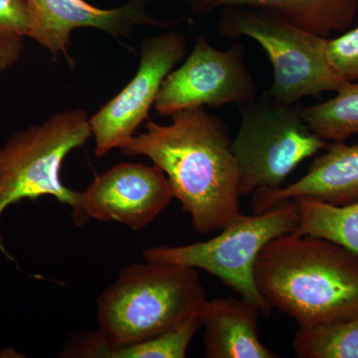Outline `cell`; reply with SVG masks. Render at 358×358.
<instances>
[{"label": "cell", "mask_w": 358, "mask_h": 358, "mask_svg": "<svg viewBox=\"0 0 358 358\" xmlns=\"http://www.w3.org/2000/svg\"><path fill=\"white\" fill-rule=\"evenodd\" d=\"M173 199L166 174L159 167L124 162L96 176L80 192L79 215L74 223L83 227L91 219L115 221L140 231L166 210Z\"/></svg>", "instance_id": "10"}, {"label": "cell", "mask_w": 358, "mask_h": 358, "mask_svg": "<svg viewBox=\"0 0 358 358\" xmlns=\"http://www.w3.org/2000/svg\"><path fill=\"white\" fill-rule=\"evenodd\" d=\"M248 6L264 9L294 26L329 38L350 29L357 17L358 0H215L214 9Z\"/></svg>", "instance_id": "14"}, {"label": "cell", "mask_w": 358, "mask_h": 358, "mask_svg": "<svg viewBox=\"0 0 358 358\" xmlns=\"http://www.w3.org/2000/svg\"><path fill=\"white\" fill-rule=\"evenodd\" d=\"M201 327L200 315H195L173 331L115 348L106 346L98 331L82 334L75 338L72 352L75 357L87 358H185Z\"/></svg>", "instance_id": "15"}, {"label": "cell", "mask_w": 358, "mask_h": 358, "mask_svg": "<svg viewBox=\"0 0 358 358\" xmlns=\"http://www.w3.org/2000/svg\"><path fill=\"white\" fill-rule=\"evenodd\" d=\"M206 301L196 268L131 264L96 300L98 334L110 348L147 341L199 315Z\"/></svg>", "instance_id": "3"}, {"label": "cell", "mask_w": 358, "mask_h": 358, "mask_svg": "<svg viewBox=\"0 0 358 358\" xmlns=\"http://www.w3.org/2000/svg\"><path fill=\"white\" fill-rule=\"evenodd\" d=\"M293 200L299 210L294 233L324 238L358 254V202L333 205L308 196Z\"/></svg>", "instance_id": "16"}, {"label": "cell", "mask_w": 358, "mask_h": 358, "mask_svg": "<svg viewBox=\"0 0 358 358\" xmlns=\"http://www.w3.org/2000/svg\"><path fill=\"white\" fill-rule=\"evenodd\" d=\"M294 352L300 358H358V317L303 329L294 339Z\"/></svg>", "instance_id": "18"}, {"label": "cell", "mask_w": 358, "mask_h": 358, "mask_svg": "<svg viewBox=\"0 0 358 358\" xmlns=\"http://www.w3.org/2000/svg\"><path fill=\"white\" fill-rule=\"evenodd\" d=\"M243 45L214 48L204 35L195 40L190 55L166 77L155 109L160 115L192 108L241 105L258 96V86L244 61Z\"/></svg>", "instance_id": "8"}, {"label": "cell", "mask_w": 358, "mask_h": 358, "mask_svg": "<svg viewBox=\"0 0 358 358\" xmlns=\"http://www.w3.org/2000/svg\"><path fill=\"white\" fill-rule=\"evenodd\" d=\"M0 251H4L3 241H2V239H0Z\"/></svg>", "instance_id": "22"}, {"label": "cell", "mask_w": 358, "mask_h": 358, "mask_svg": "<svg viewBox=\"0 0 358 358\" xmlns=\"http://www.w3.org/2000/svg\"><path fill=\"white\" fill-rule=\"evenodd\" d=\"M30 15L28 38L46 49L52 57L64 56L74 66L70 55L71 35L80 28H93L115 38L129 37L140 26L169 28L180 22H192L180 18L159 21L147 11L148 0H129L115 8L103 9L85 0H25Z\"/></svg>", "instance_id": "11"}, {"label": "cell", "mask_w": 358, "mask_h": 358, "mask_svg": "<svg viewBox=\"0 0 358 358\" xmlns=\"http://www.w3.org/2000/svg\"><path fill=\"white\" fill-rule=\"evenodd\" d=\"M148 120L145 131L122 143V154L145 157L166 174L173 197L201 235L222 230L239 213L240 174L229 129L203 107Z\"/></svg>", "instance_id": "1"}, {"label": "cell", "mask_w": 358, "mask_h": 358, "mask_svg": "<svg viewBox=\"0 0 358 358\" xmlns=\"http://www.w3.org/2000/svg\"><path fill=\"white\" fill-rule=\"evenodd\" d=\"M239 106L241 122L232 148L242 195L282 187L301 162L329 145L310 131L301 109L265 93Z\"/></svg>", "instance_id": "7"}, {"label": "cell", "mask_w": 358, "mask_h": 358, "mask_svg": "<svg viewBox=\"0 0 358 358\" xmlns=\"http://www.w3.org/2000/svg\"><path fill=\"white\" fill-rule=\"evenodd\" d=\"M298 224V206L294 200H287L262 213L244 215L239 212L220 234L207 241L150 247L143 250V256L148 262L201 268L268 315L273 308L257 287V258L271 240L294 232Z\"/></svg>", "instance_id": "6"}, {"label": "cell", "mask_w": 358, "mask_h": 358, "mask_svg": "<svg viewBox=\"0 0 358 358\" xmlns=\"http://www.w3.org/2000/svg\"><path fill=\"white\" fill-rule=\"evenodd\" d=\"M303 121L324 141H345L358 134V82H348L336 96L301 109Z\"/></svg>", "instance_id": "17"}, {"label": "cell", "mask_w": 358, "mask_h": 358, "mask_svg": "<svg viewBox=\"0 0 358 358\" xmlns=\"http://www.w3.org/2000/svg\"><path fill=\"white\" fill-rule=\"evenodd\" d=\"M260 308L243 298L205 301L200 313L204 329V355L208 358H278L260 341Z\"/></svg>", "instance_id": "13"}, {"label": "cell", "mask_w": 358, "mask_h": 358, "mask_svg": "<svg viewBox=\"0 0 358 358\" xmlns=\"http://www.w3.org/2000/svg\"><path fill=\"white\" fill-rule=\"evenodd\" d=\"M299 196L313 197L333 205L358 202V143L338 141L327 145L326 152L313 160L308 173L296 182L277 189L254 192V213Z\"/></svg>", "instance_id": "12"}, {"label": "cell", "mask_w": 358, "mask_h": 358, "mask_svg": "<svg viewBox=\"0 0 358 358\" xmlns=\"http://www.w3.org/2000/svg\"><path fill=\"white\" fill-rule=\"evenodd\" d=\"M187 41L169 31L141 41L138 69L117 95L90 117L96 157H103L133 138L148 121L166 77L185 57Z\"/></svg>", "instance_id": "9"}, {"label": "cell", "mask_w": 358, "mask_h": 358, "mask_svg": "<svg viewBox=\"0 0 358 358\" xmlns=\"http://www.w3.org/2000/svg\"><path fill=\"white\" fill-rule=\"evenodd\" d=\"M219 31L226 38L248 37L267 53L274 69V83L266 95L294 106L307 96L338 91L348 81L331 64L329 38L294 26L264 9L223 7Z\"/></svg>", "instance_id": "4"}, {"label": "cell", "mask_w": 358, "mask_h": 358, "mask_svg": "<svg viewBox=\"0 0 358 358\" xmlns=\"http://www.w3.org/2000/svg\"><path fill=\"white\" fill-rule=\"evenodd\" d=\"M91 138L90 115L83 109L56 113L13 134L0 147V221L11 205L42 196L68 205L76 220L80 192L63 183L61 169L66 157Z\"/></svg>", "instance_id": "5"}, {"label": "cell", "mask_w": 358, "mask_h": 358, "mask_svg": "<svg viewBox=\"0 0 358 358\" xmlns=\"http://www.w3.org/2000/svg\"><path fill=\"white\" fill-rule=\"evenodd\" d=\"M29 26L30 15L25 0H0V74L20 60Z\"/></svg>", "instance_id": "19"}, {"label": "cell", "mask_w": 358, "mask_h": 358, "mask_svg": "<svg viewBox=\"0 0 358 358\" xmlns=\"http://www.w3.org/2000/svg\"><path fill=\"white\" fill-rule=\"evenodd\" d=\"M257 287L303 329L358 317V254L313 235L289 233L261 251Z\"/></svg>", "instance_id": "2"}, {"label": "cell", "mask_w": 358, "mask_h": 358, "mask_svg": "<svg viewBox=\"0 0 358 358\" xmlns=\"http://www.w3.org/2000/svg\"><path fill=\"white\" fill-rule=\"evenodd\" d=\"M331 64L346 81L358 80V26L327 42Z\"/></svg>", "instance_id": "20"}, {"label": "cell", "mask_w": 358, "mask_h": 358, "mask_svg": "<svg viewBox=\"0 0 358 358\" xmlns=\"http://www.w3.org/2000/svg\"><path fill=\"white\" fill-rule=\"evenodd\" d=\"M193 11L200 13H208L214 10L215 0H185Z\"/></svg>", "instance_id": "21"}]
</instances>
